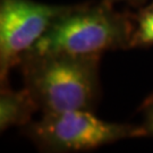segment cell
<instances>
[{"mask_svg":"<svg viewBox=\"0 0 153 153\" xmlns=\"http://www.w3.org/2000/svg\"><path fill=\"white\" fill-rule=\"evenodd\" d=\"M101 56L30 53L21 62L24 84L43 114L95 108Z\"/></svg>","mask_w":153,"mask_h":153,"instance_id":"6da1fadb","label":"cell"},{"mask_svg":"<svg viewBox=\"0 0 153 153\" xmlns=\"http://www.w3.org/2000/svg\"><path fill=\"white\" fill-rule=\"evenodd\" d=\"M134 25L135 15L115 10L104 0L97 5H73L30 53L101 56L108 50L129 49Z\"/></svg>","mask_w":153,"mask_h":153,"instance_id":"7a4b0ae2","label":"cell"},{"mask_svg":"<svg viewBox=\"0 0 153 153\" xmlns=\"http://www.w3.org/2000/svg\"><path fill=\"white\" fill-rule=\"evenodd\" d=\"M28 137L40 149L51 152L90 151L126 138L146 136L141 126L102 120L91 110L43 114L25 126Z\"/></svg>","mask_w":153,"mask_h":153,"instance_id":"3957f363","label":"cell"},{"mask_svg":"<svg viewBox=\"0 0 153 153\" xmlns=\"http://www.w3.org/2000/svg\"><path fill=\"white\" fill-rule=\"evenodd\" d=\"M71 6L33 0H0V79L7 82L13 67L21 65L51 25Z\"/></svg>","mask_w":153,"mask_h":153,"instance_id":"277c9868","label":"cell"},{"mask_svg":"<svg viewBox=\"0 0 153 153\" xmlns=\"http://www.w3.org/2000/svg\"><path fill=\"white\" fill-rule=\"evenodd\" d=\"M39 107L32 94L24 86L13 90L7 82L1 83L0 91V129L6 131L13 126H26Z\"/></svg>","mask_w":153,"mask_h":153,"instance_id":"5b68a950","label":"cell"},{"mask_svg":"<svg viewBox=\"0 0 153 153\" xmlns=\"http://www.w3.org/2000/svg\"><path fill=\"white\" fill-rule=\"evenodd\" d=\"M151 45H153V1L135 15L131 40V48H149Z\"/></svg>","mask_w":153,"mask_h":153,"instance_id":"8992f818","label":"cell"},{"mask_svg":"<svg viewBox=\"0 0 153 153\" xmlns=\"http://www.w3.org/2000/svg\"><path fill=\"white\" fill-rule=\"evenodd\" d=\"M143 124L142 127L146 131V136L153 137V94L150 95L142 105Z\"/></svg>","mask_w":153,"mask_h":153,"instance_id":"52a82bcc","label":"cell"},{"mask_svg":"<svg viewBox=\"0 0 153 153\" xmlns=\"http://www.w3.org/2000/svg\"><path fill=\"white\" fill-rule=\"evenodd\" d=\"M104 1H108V2H117V1H123V2H127L129 5H140V4H143L144 1L146 0H104Z\"/></svg>","mask_w":153,"mask_h":153,"instance_id":"ba28073f","label":"cell"}]
</instances>
